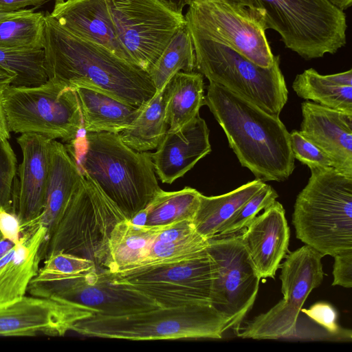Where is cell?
Returning <instances> with one entry per match:
<instances>
[{
	"label": "cell",
	"instance_id": "6da1fadb",
	"mask_svg": "<svg viewBox=\"0 0 352 352\" xmlns=\"http://www.w3.org/2000/svg\"><path fill=\"white\" fill-rule=\"evenodd\" d=\"M43 50L48 80L76 89L104 93L135 107L157 89L146 71L116 55L104 46L74 34L47 12Z\"/></svg>",
	"mask_w": 352,
	"mask_h": 352
},
{
	"label": "cell",
	"instance_id": "7a4b0ae2",
	"mask_svg": "<svg viewBox=\"0 0 352 352\" xmlns=\"http://www.w3.org/2000/svg\"><path fill=\"white\" fill-rule=\"evenodd\" d=\"M204 104L224 131L241 165L263 182H283L295 168L290 135L279 117L209 82Z\"/></svg>",
	"mask_w": 352,
	"mask_h": 352
},
{
	"label": "cell",
	"instance_id": "3957f363",
	"mask_svg": "<svg viewBox=\"0 0 352 352\" xmlns=\"http://www.w3.org/2000/svg\"><path fill=\"white\" fill-rule=\"evenodd\" d=\"M66 147L82 175L95 182L129 220L162 190L151 153L132 149L118 133L84 131Z\"/></svg>",
	"mask_w": 352,
	"mask_h": 352
},
{
	"label": "cell",
	"instance_id": "277c9868",
	"mask_svg": "<svg viewBox=\"0 0 352 352\" xmlns=\"http://www.w3.org/2000/svg\"><path fill=\"white\" fill-rule=\"evenodd\" d=\"M310 171L294 206L296 236L322 255L334 256L352 249V177L331 166Z\"/></svg>",
	"mask_w": 352,
	"mask_h": 352
},
{
	"label": "cell",
	"instance_id": "5b68a950",
	"mask_svg": "<svg viewBox=\"0 0 352 352\" xmlns=\"http://www.w3.org/2000/svg\"><path fill=\"white\" fill-rule=\"evenodd\" d=\"M72 331L130 340L220 339L227 322L212 304H192L120 316L95 314L78 322Z\"/></svg>",
	"mask_w": 352,
	"mask_h": 352
},
{
	"label": "cell",
	"instance_id": "8992f818",
	"mask_svg": "<svg viewBox=\"0 0 352 352\" xmlns=\"http://www.w3.org/2000/svg\"><path fill=\"white\" fill-rule=\"evenodd\" d=\"M126 219L90 177L83 179L48 239L40 249L42 261L68 253L92 261L104 270L115 226Z\"/></svg>",
	"mask_w": 352,
	"mask_h": 352
},
{
	"label": "cell",
	"instance_id": "52a82bcc",
	"mask_svg": "<svg viewBox=\"0 0 352 352\" xmlns=\"http://www.w3.org/2000/svg\"><path fill=\"white\" fill-rule=\"evenodd\" d=\"M266 28L305 60L333 54L346 43V16L329 0H254Z\"/></svg>",
	"mask_w": 352,
	"mask_h": 352
},
{
	"label": "cell",
	"instance_id": "ba28073f",
	"mask_svg": "<svg viewBox=\"0 0 352 352\" xmlns=\"http://www.w3.org/2000/svg\"><path fill=\"white\" fill-rule=\"evenodd\" d=\"M190 36L198 72L209 82L279 117L288 99L279 56H276L271 67L264 68L223 43L194 34Z\"/></svg>",
	"mask_w": 352,
	"mask_h": 352
},
{
	"label": "cell",
	"instance_id": "9c48e42d",
	"mask_svg": "<svg viewBox=\"0 0 352 352\" xmlns=\"http://www.w3.org/2000/svg\"><path fill=\"white\" fill-rule=\"evenodd\" d=\"M2 104L10 132L69 143L82 130L76 89L50 80L35 87L9 86L2 92Z\"/></svg>",
	"mask_w": 352,
	"mask_h": 352
},
{
	"label": "cell",
	"instance_id": "30bf717a",
	"mask_svg": "<svg viewBox=\"0 0 352 352\" xmlns=\"http://www.w3.org/2000/svg\"><path fill=\"white\" fill-rule=\"evenodd\" d=\"M103 272L113 283L142 292L160 307L212 304L217 278L215 263L206 250L177 263L114 272Z\"/></svg>",
	"mask_w": 352,
	"mask_h": 352
},
{
	"label": "cell",
	"instance_id": "8fae6325",
	"mask_svg": "<svg viewBox=\"0 0 352 352\" xmlns=\"http://www.w3.org/2000/svg\"><path fill=\"white\" fill-rule=\"evenodd\" d=\"M190 34L223 43L264 68L275 60L263 19L230 0H193L184 15Z\"/></svg>",
	"mask_w": 352,
	"mask_h": 352
},
{
	"label": "cell",
	"instance_id": "7c38bea8",
	"mask_svg": "<svg viewBox=\"0 0 352 352\" xmlns=\"http://www.w3.org/2000/svg\"><path fill=\"white\" fill-rule=\"evenodd\" d=\"M120 41L133 64L148 72L176 32L186 25L162 0H107Z\"/></svg>",
	"mask_w": 352,
	"mask_h": 352
},
{
	"label": "cell",
	"instance_id": "4fadbf2b",
	"mask_svg": "<svg viewBox=\"0 0 352 352\" xmlns=\"http://www.w3.org/2000/svg\"><path fill=\"white\" fill-rule=\"evenodd\" d=\"M323 256L307 245L286 254L279 267L283 298L248 322L236 336L258 340L290 339L306 299L322 282Z\"/></svg>",
	"mask_w": 352,
	"mask_h": 352
},
{
	"label": "cell",
	"instance_id": "5bb4252c",
	"mask_svg": "<svg viewBox=\"0 0 352 352\" xmlns=\"http://www.w3.org/2000/svg\"><path fill=\"white\" fill-rule=\"evenodd\" d=\"M27 292L31 296L65 299L106 316H120L160 307L152 298L111 281L102 270L72 274L38 272Z\"/></svg>",
	"mask_w": 352,
	"mask_h": 352
},
{
	"label": "cell",
	"instance_id": "9a60e30c",
	"mask_svg": "<svg viewBox=\"0 0 352 352\" xmlns=\"http://www.w3.org/2000/svg\"><path fill=\"white\" fill-rule=\"evenodd\" d=\"M241 232L210 239L206 248L217 267L212 305L226 318L227 330L236 334L254 304L261 280Z\"/></svg>",
	"mask_w": 352,
	"mask_h": 352
},
{
	"label": "cell",
	"instance_id": "2e32d148",
	"mask_svg": "<svg viewBox=\"0 0 352 352\" xmlns=\"http://www.w3.org/2000/svg\"><path fill=\"white\" fill-rule=\"evenodd\" d=\"M98 312L60 298L23 296L0 306V336H63Z\"/></svg>",
	"mask_w": 352,
	"mask_h": 352
},
{
	"label": "cell",
	"instance_id": "e0dca14e",
	"mask_svg": "<svg viewBox=\"0 0 352 352\" xmlns=\"http://www.w3.org/2000/svg\"><path fill=\"white\" fill-rule=\"evenodd\" d=\"M52 140L36 133H22L16 138L23 160L12 188L10 212L19 219L21 232L36 226L45 205Z\"/></svg>",
	"mask_w": 352,
	"mask_h": 352
},
{
	"label": "cell",
	"instance_id": "ac0fdd59",
	"mask_svg": "<svg viewBox=\"0 0 352 352\" xmlns=\"http://www.w3.org/2000/svg\"><path fill=\"white\" fill-rule=\"evenodd\" d=\"M301 110L300 133L330 158L333 168L352 177V115L309 101Z\"/></svg>",
	"mask_w": 352,
	"mask_h": 352
},
{
	"label": "cell",
	"instance_id": "d6986e66",
	"mask_svg": "<svg viewBox=\"0 0 352 352\" xmlns=\"http://www.w3.org/2000/svg\"><path fill=\"white\" fill-rule=\"evenodd\" d=\"M241 234L260 278H274L289 242L290 231L283 205L276 200L256 215Z\"/></svg>",
	"mask_w": 352,
	"mask_h": 352
},
{
	"label": "cell",
	"instance_id": "ffe728a7",
	"mask_svg": "<svg viewBox=\"0 0 352 352\" xmlns=\"http://www.w3.org/2000/svg\"><path fill=\"white\" fill-rule=\"evenodd\" d=\"M211 152L209 129L197 115L175 131H168L151 157L163 183L172 184Z\"/></svg>",
	"mask_w": 352,
	"mask_h": 352
},
{
	"label": "cell",
	"instance_id": "44dd1931",
	"mask_svg": "<svg viewBox=\"0 0 352 352\" xmlns=\"http://www.w3.org/2000/svg\"><path fill=\"white\" fill-rule=\"evenodd\" d=\"M50 14L67 30L104 46L132 63L120 41L107 0L56 1Z\"/></svg>",
	"mask_w": 352,
	"mask_h": 352
},
{
	"label": "cell",
	"instance_id": "7402d4cb",
	"mask_svg": "<svg viewBox=\"0 0 352 352\" xmlns=\"http://www.w3.org/2000/svg\"><path fill=\"white\" fill-rule=\"evenodd\" d=\"M47 230L38 225L21 232L19 241L0 258V306L25 296L42 261L40 249Z\"/></svg>",
	"mask_w": 352,
	"mask_h": 352
},
{
	"label": "cell",
	"instance_id": "603a6c76",
	"mask_svg": "<svg viewBox=\"0 0 352 352\" xmlns=\"http://www.w3.org/2000/svg\"><path fill=\"white\" fill-rule=\"evenodd\" d=\"M83 175L67 147L51 141L50 173L44 210L37 223L47 230L48 239L80 186Z\"/></svg>",
	"mask_w": 352,
	"mask_h": 352
},
{
	"label": "cell",
	"instance_id": "cb8c5ba5",
	"mask_svg": "<svg viewBox=\"0 0 352 352\" xmlns=\"http://www.w3.org/2000/svg\"><path fill=\"white\" fill-rule=\"evenodd\" d=\"M76 91L82 114V130L86 132L119 133L141 109V107H133L94 89L78 87Z\"/></svg>",
	"mask_w": 352,
	"mask_h": 352
},
{
	"label": "cell",
	"instance_id": "d4e9b609",
	"mask_svg": "<svg viewBox=\"0 0 352 352\" xmlns=\"http://www.w3.org/2000/svg\"><path fill=\"white\" fill-rule=\"evenodd\" d=\"M141 226L124 219L113 228L103 271L131 270L147 256L160 232L166 227Z\"/></svg>",
	"mask_w": 352,
	"mask_h": 352
},
{
	"label": "cell",
	"instance_id": "484cf974",
	"mask_svg": "<svg viewBox=\"0 0 352 352\" xmlns=\"http://www.w3.org/2000/svg\"><path fill=\"white\" fill-rule=\"evenodd\" d=\"M292 88L300 98L352 115V69L322 75L313 68L298 74Z\"/></svg>",
	"mask_w": 352,
	"mask_h": 352
},
{
	"label": "cell",
	"instance_id": "4316f807",
	"mask_svg": "<svg viewBox=\"0 0 352 352\" xmlns=\"http://www.w3.org/2000/svg\"><path fill=\"white\" fill-rule=\"evenodd\" d=\"M168 96V82L141 106L138 116L118 133L126 145L140 152L157 148L168 131L166 104Z\"/></svg>",
	"mask_w": 352,
	"mask_h": 352
},
{
	"label": "cell",
	"instance_id": "83f0119b",
	"mask_svg": "<svg viewBox=\"0 0 352 352\" xmlns=\"http://www.w3.org/2000/svg\"><path fill=\"white\" fill-rule=\"evenodd\" d=\"M265 184L256 179L223 195L208 197L201 193L192 220L196 231L207 239L214 237L221 226Z\"/></svg>",
	"mask_w": 352,
	"mask_h": 352
},
{
	"label": "cell",
	"instance_id": "f1b7e54d",
	"mask_svg": "<svg viewBox=\"0 0 352 352\" xmlns=\"http://www.w3.org/2000/svg\"><path fill=\"white\" fill-rule=\"evenodd\" d=\"M200 192L190 187L173 192L162 190L131 220L141 226H163L183 220H193L199 204Z\"/></svg>",
	"mask_w": 352,
	"mask_h": 352
},
{
	"label": "cell",
	"instance_id": "f546056e",
	"mask_svg": "<svg viewBox=\"0 0 352 352\" xmlns=\"http://www.w3.org/2000/svg\"><path fill=\"white\" fill-rule=\"evenodd\" d=\"M168 84V131H175L199 115L200 108L204 105V83L199 72H179Z\"/></svg>",
	"mask_w": 352,
	"mask_h": 352
},
{
	"label": "cell",
	"instance_id": "4dcf8cb0",
	"mask_svg": "<svg viewBox=\"0 0 352 352\" xmlns=\"http://www.w3.org/2000/svg\"><path fill=\"white\" fill-rule=\"evenodd\" d=\"M195 69L194 47L184 25L173 36L148 74L157 91H160L177 72H191Z\"/></svg>",
	"mask_w": 352,
	"mask_h": 352
},
{
	"label": "cell",
	"instance_id": "1f68e13d",
	"mask_svg": "<svg viewBox=\"0 0 352 352\" xmlns=\"http://www.w3.org/2000/svg\"><path fill=\"white\" fill-rule=\"evenodd\" d=\"M45 14L33 9L0 21V48L41 50L43 48Z\"/></svg>",
	"mask_w": 352,
	"mask_h": 352
},
{
	"label": "cell",
	"instance_id": "d6a6232c",
	"mask_svg": "<svg viewBox=\"0 0 352 352\" xmlns=\"http://www.w3.org/2000/svg\"><path fill=\"white\" fill-rule=\"evenodd\" d=\"M0 65L14 74L15 78L10 86L35 87L48 80L43 49L0 48Z\"/></svg>",
	"mask_w": 352,
	"mask_h": 352
},
{
	"label": "cell",
	"instance_id": "836d02e7",
	"mask_svg": "<svg viewBox=\"0 0 352 352\" xmlns=\"http://www.w3.org/2000/svg\"><path fill=\"white\" fill-rule=\"evenodd\" d=\"M208 245V239L197 231L175 241L155 239L146 258L133 269L179 262L201 253Z\"/></svg>",
	"mask_w": 352,
	"mask_h": 352
},
{
	"label": "cell",
	"instance_id": "e575fe53",
	"mask_svg": "<svg viewBox=\"0 0 352 352\" xmlns=\"http://www.w3.org/2000/svg\"><path fill=\"white\" fill-rule=\"evenodd\" d=\"M278 197L277 192L271 186L265 184L221 226L214 237L228 236L241 232L258 214L261 210L274 203Z\"/></svg>",
	"mask_w": 352,
	"mask_h": 352
},
{
	"label": "cell",
	"instance_id": "d590c367",
	"mask_svg": "<svg viewBox=\"0 0 352 352\" xmlns=\"http://www.w3.org/2000/svg\"><path fill=\"white\" fill-rule=\"evenodd\" d=\"M16 157L8 140L0 141V208L10 211Z\"/></svg>",
	"mask_w": 352,
	"mask_h": 352
},
{
	"label": "cell",
	"instance_id": "8d00e7d4",
	"mask_svg": "<svg viewBox=\"0 0 352 352\" xmlns=\"http://www.w3.org/2000/svg\"><path fill=\"white\" fill-rule=\"evenodd\" d=\"M289 135L291 148L294 158L307 165L309 169L332 167L330 158L299 131L294 130Z\"/></svg>",
	"mask_w": 352,
	"mask_h": 352
},
{
	"label": "cell",
	"instance_id": "74e56055",
	"mask_svg": "<svg viewBox=\"0 0 352 352\" xmlns=\"http://www.w3.org/2000/svg\"><path fill=\"white\" fill-rule=\"evenodd\" d=\"M91 260L63 252L53 254L44 259L43 266L38 272L47 274H72L96 269Z\"/></svg>",
	"mask_w": 352,
	"mask_h": 352
},
{
	"label": "cell",
	"instance_id": "f35d334b",
	"mask_svg": "<svg viewBox=\"0 0 352 352\" xmlns=\"http://www.w3.org/2000/svg\"><path fill=\"white\" fill-rule=\"evenodd\" d=\"M300 311L327 331L338 336L340 340H351V331L339 326L338 312L330 303L318 302L312 305L309 309L302 308Z\"/></svg>",
	"mask_w": 352,
	"mask_h": 352
},
{
	"label": "cell",
	"instance_id": "ab89813d",
	"mask_svg": "<svg viewBox=\"0 0 352 352\" xmlns=\"http://www.w3.org/2000/svg\"><path fill=\"white\" fill-rule=\"evenodd\" d=\"M333 257L332 285L351 288L352 287V249L337 254Z\"/></svg>",
	"mask_w": 352,
	"mask_h": 352
},
{
	"label": "cell",
	"instance_id": "60d3db41",
	"mask_svg": "<svg viewBox=\"0 0 352 352\" xmlns=\"http://www.w3.org/2000/svg\"><path fill=\"white\" fill-rule=\"evenodd\" d=\"M0 232L3 236L16 243L21 235V228L18 217L12 212L0 208Z\"/></svg>",
	"mask_w": 352,
	"mask_h": 352
},
{
	"label": "cell",
	"instance_id": "b9f144b4",
	"mask_svg": "<svg viewBox=\"0 0 352 352\" xmlns=\"http://www.w3.org/2000/svg\"><path fill=\"white\" fill-rule=\"evenodd\" d=\"M47 0H0V10L14 11L28 6H41Z\"/></svg>",
	"mask_w": 352,
	"mask_h": 352
},
{
	"label": "cell",
	"instance_id": "7bdbcfd3",
	"mask_svg": "<svg viewBox=\"0 0 352 352\" xmlns=\"http://www.w3.org/2000/svg\"><path fill=\"white\" fill-rule=\"evenodd\" d=\"M2 92L0 91V141L8 140L10 137L2 104Z\"/></svg>",
	"mask_w": 352,
	"mask_h": 352
},
{
	"label": "cell",
	"instance_id": "ee69618b",
	"mask_svg": "<svg viewBox=\"0 0 352 352\" xmlns=\"http://www.w3.org/2000/svg\"><path fill=\"white\" fill-rule=\"evenodd\" d=\"M15 78L12 72L0 65V91H3L6 87L11 85Z\"/></svg>",
	"mask_w": 352,
	"mask_h": 352
},
{
	"label": "cell",
	"instance_id": "f6af8a7d",
	"mask_svg": "<svg viewBox=\"0 0 352 352\" xmlns=\"http://www.w3.org/2000/svg\"><path fill=\"white\" fill-rule=\"evenodd\" d=\"M173 9L179 12H183L184 8L188 6L193 1V0H162Z\"/></svg>",
	"mask_w": 352,
	"mask_h": 352
},
{
	"label": "cell",
	"instance_id": "bcb514c9",
	"mask_svg": "<svg viewBox=\"0 0 352 352\" xmlns=\"http://www.w3.org/2000/svg\"><path fill=\"white\" fill-rule=\"evenodd\" d=\"M15 243L6 239L0 232V258L6 254Z\"/></svg>",
	"mask_w": 352,
	"mask_h": 352
},
{
	"label": "cell",
	"instance_id": "7dc6e473",
	"mask_svg": "<svg viewBox=\"0 0 352 352\" xmlns=\"http://www.w3.org/2000/svg\"><path fill=\"white\" fill-rule=\"evenodd\" d=\"M30 10H31V9H28V10L22 9V10H14V11L0 10V21L3 19H8V18H11V17H14V16H16L18 15L23 14L26 13Z\"/></svg>",
	"mask_w": 352,
	"mask_h": 352
},
{
	"label": "cell",
	"instance_id": "c3c4849f",
	"mask_svg": "<svg viewBox=\"0 0 352 352\" xmlns=\"http://www.w3.org/2000/svg\"><path fill=\"white\" fill-rule=\"evenodd\" d=\"M234 2H236L237 3H239L245 7H247L250 10H252L253 12H255L259 14V11L257 9L256 3L254 0H230Z\"/></svg>",
	"mask_w": 352,
	"mask_h": 352
},
{
	"label": "cell",
	"instance_id": "681fc988",
	"mask_svg": "<svg viewBox=\"0 0 352 352\" xmlns=\"http://www.w3.org/2000/svg\"><path fill=\"white\" fill-rule=\"evenodd\" d=\"M63 1V0H56V1H55V2H56V1Z\"/></svg>",
	"mask_w": 352,
	"mask_h": 352
}]
</instances>
